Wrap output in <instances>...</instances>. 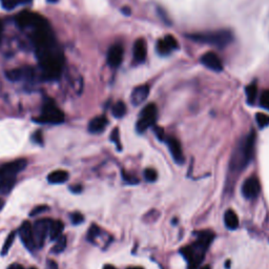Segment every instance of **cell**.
Listing matches in <instances>:
<instances>
[{
	"mask_svg": "<svg viewBox=\"0 0 269 269\" xmlns=\"http://www.w3.org/2000/svg\"><path fill=\"white\" fill-rule=\"evenodd\" d=\"M70 190H71L73 192L79 193V192H82V186H81V185H73V186L70 187Z\"/></svg>",
	"mask_w": 269,
	"mask_h": 269,
	"instance_id": "f35d334b",
	"label": "cell"
},
{
	"mask_svg": "<svg viewBox=\"0 0 269 269\" xmlns=\"http://www.w3.org/2000/svg\"><path fill=\"white\" fill-rule=\"evenodd\" d=\"M107 124H109V120L105 116H98L90 121L89 132L92 134H100L106 129Z\"/></svg>",
	"mask_w": 269,
	"mask_h": 269,
	"instance_id": "d6986e66",
	"label": "cell"
},
{
	"mask_svg": "<svg viewBox=\"0 0 269 269\" xmlns=\"http://www.w3.org/2000/svg\"><path fill=\"white\" fill-rule=\"evenodd\" d=\"M49 211V207L46 206V205H39V206H37L36 208H34V210L31 211L30 216H31V217L37 216V214H40V213H42V212H44V211Z\"/></svg>",
	"mask_w": 269,
	"mask_h": 269,
	"instance_id": "836d02e7",
	"label": "cell"
},
{
	"mask_svg": "<svg viewBox=\"0 0 269 269\" xmlns=\"http://www.w3.org/2000/svg\"><path fill=\"white\" fill-rule=\"evenodd\" d=\"M3 9L5 10H14L19 5L31 3L32 0H0Z\"/></svg>",
	"mask_w": 269,
	"mask_h": 269,
	"instance_id": "603a6c76",
	"label": "cell"
},
{
	"mask_svg": "<svg viewBox=\"0 0 269 269\" xmlns=\"http://www.w3.org/2000/svg\"><path fill=\"white\" fill-rule=\"evenodd\" d=\"M101 233H102L101 228L96 224H93L90 227L89 231H87V237L86 238L90 242H92V243H96V241H97L98 238H100Z\"/></svg>",
	"mask_w": 269,
	"mask_h": 269,
	"instance_id": "484cf974",
	"label": "cell"
},
{
	"mask_svg": "<svg viewBox=\"0 0 269 269\" xmlns=\"http://www.w3.org/2000/svg\"><path fill=\"white\" fill-rule=\"evenodd\" d=\"M254 144H255V134L251 132L245 138L244 142L242 143L240 149L233 154L231 166L235 171H242L250 162L254 154Z\"/></svg>",
	"mask_w": 269,
	"mask_h": 269,
	"instance_id": "3957f363",
	"label": "cell"
},
{
	"mask_svg": "<svg viewBox=\"0 0 269 269\" xmlns=\"http://www.w3.org/2000/svg\"><path fill=\"white\" fill-rule=\"evenodd\" d=\"M199 269H211V268L210 265H205V266H202V267L199 268Z\"/></svg>",
	"mask_w": 269,
	"mask_h": 269,
	"instance_id": "f6af8a7d",
	"label": "cell"
},
{
	"mask_svg": "<svg viewBox=\"0 0 269 269\" xmlns=\"http://www.w3.org/2000/svg\"><path fill=\"white\" fill-rule=\"evenodd\" d=\"M70 174L66 171H55L48 176V181L51 184H63L69 179Z\"/></svg>",
	"mask_w": 269,
	"mask_h": 269,
	"instance_id": "44dd1931",
	"label": "cell"
},
{
	"mask_svg": "<svg viewBox=\"0 0 269 269\" xmlns=\"http://www.w3.org/2000/svg\"><path fill=\"white\" fill-rule=\"evenodd\" d=\"M122 13H123V14H125L126 16H129V15H131L132 11H131L130 8H123V9H122Z\"/></svg>",
	"mask_w": 269,
	"mask_h": 269,
	"instance_id": "60d3db41",
	"label": "cell"
},
{
	"mask_svg": "<svg viewBox=\"0 0 269 269\" xmlns=\"http://www.w3.org/2000/svg\"><path fill=\"white\" fill-rule=\"evenodd\" d=\"M16 23L20 29L22 30H32L38 24L44 21L45 18L43 16H40L37 13H33L30 11H22L15 18Z\"/></svg>",
	"mask_w": 269,
	"mask_h": 269,
	"instance_id": "ba28073f",
	"label": "cell"
},
{
	"mask_svg": "<svg viewBox=\"0 0 269 269\" xmlns=\"http://www.w3.org/2000/svg\"><path fill=\"white\" fill-rule=\"evenodd\" d=\"M261 192V184L257 177H250L244 181L242 185V194L248 200L255 199Z\"/></svg>",
	"mask_w": 269,
	"mask_h": 269,
	"instance_id": "30bf717a",
	"label": "cell"
},
{
	"mask_svg": "<svg viewBox=\"0 0 269 269\" xmlns=\"http://www.w3.org/2000/svg\"><path fill=\"white\" fill-rule=\"evenodd\" d=\"M15 237H16V232L15 231H13L11 232L9 235H8V238H6L5 242H4V244L2 246V250H1V255L2 257H4V255L9 252V250H11V247L13 245V243H14V240H15Z\"/></svg>",
	"mask_w": 269,
	"mask_h": 269,
	"instance_id": "83f0119b",
	"label": "cell"
},
{
	"mask_svg": "<svg viewBox=\"0 0 269 269\" xmlns=\"http://www.w3.org/2000/svg\"><path fill=\"white\" fill-rule=\"evenodd\" d=\"M146 44L143 39H138L134 44V59L138 63H143L146 59Z\"/></svg>",
	"mask_w": 269,
	"mask_h": 269,
	"instance_id": "ac0fdd59",
	"label": "cell"
},
{
	"mask_svg": "<svg viewBox=\"0 0 269 269\" xmlns=\"http://www.w3.org/2000/svg\"><path fill=\"white\" fill-rule=\"evenodd\" d=\"M2 28H3V26H2V22H1V21H0V40H1V35H2Z\"/></svg>",
	"mask_w": 269,
	"mask_h": 269,
	"instance_id": "ee69618b",
	"label": "cell"
},
{
	"mask_svg": "<svg viewBox=\"0 0 269 269\" xmlns=\"http://www.w3.org/2000/svg\"><path fill=\"white\" fill-rule=\"evenodd\" d=\"M18 233H19V237H20V239H21V242L23 243V245L28 248L29 250H36L35 242H34V238H33L32 224L29 221L23 222L22 225L19 228Z\"/></svg>",
	"mask_w": 269,
	"mask_h": 269,
	"instance_id": "8fae6325",
	"label": "cell"
},
{
	"mask_svg": "<svg viewBox=\"0 0 269 269\" xmlns=\"http://www.w3.org/2000/svg\"><path fill=\"white\" fill-rule=\"evenodd\" d=\"M258 94V87L255 83H251L246 87V97H247V103L253 104L255 98H257Z\"/></svg>",
	"mask_w": 269,
	"mask_h": 269,
	"instance_id": "4316f807",
	"label": "cell"
},
{
	"mask_svg": "<svg viewBox=\"0 0 269 269\" xmlns=\"http://www.w3.org/2000/svg\"><path fill=\"white\" fill-rule=\"evenodd\" d=\"M26 164H28V161L25 159H17L0 166V182L5 179L16 178L17 174L26 167Z\"/></svg>",
	"mask_w": 269,
	"mask_h": 269,
	"instance_id": "9c48e42d",
	"label": "cell"
},
{
	"mask_svg": "<svg viewBox=\"0 0 269 269\" xmlns=\"http://www.w3.org/2000/svg\"><path fill=\"white\" fill-rule=\"evenodd\" d=\"M144 178L149 182H154L158 178V173L153 168H147V170L144 171Z\"/></svg>",
	"mask_w": 269,
	"mask_h": 269,
	"instance_id": "f546056e",
	"label": "cell"
},
{
	"mask_svg": "<svg viewBox=\"0 0 269 269\" xmlns=\"http://www.w3.org/2000/svg\"><path fill=\"white\" fill-rule=\"evenodd\" d=\"M201 63L205 67H207V69H210L213 72H222L224 69L221 59L219 58L217 54L213 52H208L204 54V55L201 57Z\"/></svg>",
	"mask_w": 269,
	"mask_h": 269,
	"instance_id": "5bb4252c",
	"label": "cell"
},
{
	"mask_svg": "<svg viewBox=\"0 0 269 269\" xmlns=\"http://www.w3.org/2000/svg\"><path fill=\"white\" fill-rule=\"evenodd\" d=\"M214 238L213 232L210 231H203L198 233L197 240L191 245L183 247L180 252L188 263V269H198L203 262L208 247L211 244Z\"/></svg>",
	"mask_w": 269,
	"mask_h": 269,
	"instance_id": "7a4b0ae2",
	"label": "cell"
},
{
	"mask_svg": "<svg viewBox=\"0 0 269 269\" xmlns=\"http://www.w3.org/2000/svg\"><path fill=\"white\" fill-rule=\"evenodd\" d=\"M33 70L31 67H23V69H14L5 73V76L11 81H20L23 79L33 78Z\"/></svg>",
	"mask_w": 269,
	"mask_h": 269,
	"instance_id": "2e32d148",
	"label": "cell"
},
{
	"mask_svg": "<svg viewBox=\"0 0 269 269\" xmlns=\"http://www.w3.org/2000/svg\"><path fill=\"white\" fill-rule=\"evenodd\" d=\"M103 269H117L116 267H114V266H112V265H105L104 267H103Z\"/></svg>",
	"mask_w": 269,
	"mask_h": 269,
	"instance_id": "7bdbcfd3",
	"label": "cell"
},
{
	"mask_svg": "<svg viewBox=\"0 0 269 269\" xmlns=\"http://www.w3.org/2000/svg\"><path fill=\"white\" fill-rule=\"evenodd\" d=\"M154 134H156L157 138H158L160 141H165V139H166V134H165L164 130L162 129V127H159V126L154 127Z\"/></svg>",
	"mask_w": 269,
	"mask_h": 269,
	"instance_id": "e575fe53",
	"label": "cell"
},
{
	"mask_svg": "<svg viewBox=\"0 0 269 269\" xmlns=\"http://www.w3.org/2000/svg\"><path fill=\"white\" fill-rule=\"evenodd\" d=\"M8 269H24L20 264H12Z\"/></svg>",
	"mask_w": 269,
	"mask_h": 269,
	"instance_id": "ab89813d",
	"label": "cell"
},
{
	"mask_svg": "<svg viewBox=\"0 0 269 269\" xmlns=\"http://www.w3.org/2000/svg\"><path fill=\"white\" fill-rule=\"evenodd\" d=\"M46 269H59V268L55 261L48 260V262H46Z\"/></svg>",
	"mask_w": 269,
	"mask_h": 269,
	"instance_id": "74e56055",
	"label": "cell"
},
{
	"mask_svg": "<svg viewBox=\"0 0 269 269\" xmlns=\"http://www.w3.org/2000/svg\"><path fill=\"white\" fill-rule=\"evenodd\" d=\"M158 116L157 106L154 103L146 105L144 109L141 111L140 118L136 124V129L138 133H144L149 127L153 126L156 122Z\"/></svg>",
	"mask_w": 269,
	"mask_h": 269,
	"instance_id": "52a82bcc",
	"label": "cell"
},
{
	"mask_svg": "<svg viewBox=\"0 0 269 269\" xmlns=\"http://www.w3.org/2000/svg\"><path fill=\"white\" fill-rule=\"evenodd\" d=\"M4 205H5V201L2 198H0V211H1L3 210Z\"/></svg>",
	"mask_w": 269,
	"mask_h": 269,
	"instance_id": "b9f144b4",
	"label": "cell"
},
{
	"mask_svg": "<svg viewBox=\"0 0 269 269\" xmlns=\"http://www.w3.org/2000/svg\"><path fill=\"white\" fill-rule=\"evenodd\" d=\"M224 223L228 230L231 231L237 230L240 224L237 213H235L232 210H228L224 214Z\"/></svg>",
	"mask_w": 269,
	"mask_h": 269,
	"instance_id": "7402d4cb",
	"label": "cell"
},
{
	"mask_svg": "<svg viewBox=\"0 0 269 269\" xmlns=\"http://www.w3.org/2000/svg\"><path fill=\"white\" fill-rule=\"evenodd\" d=\"M66 244H67V238L65 237L64 234H62L61 237L58 238L56 240L55 245H54L53 248H52V252L55 253V254L61 253L62 251H64L65 247H66Z\"/></svg>",
	"mask_w": 269,
	"mask_h": 269,
	"instance_id": "d4e9b609",
	"label": "cell"
},
{
	"mask_svg": "<svg viewBox=\"0 0 269 269\" xmlns=\"http://www.w3.org/2000/svg\"><path fill=\"white\" fill-rule=\"evenodd\" d=\"M119 138H120V137H119V130H118V129H115V130H114V131L112 132V134H111V140L113 141L114 143L116 144L117 149H118L119 151H121V144H120V139H119Z\"/></svg>",
	"mask_w": 269,
	"mask_h": 269,
	"instance_id": "d6a6232c",
	"label": "cell"
},
{
	"mask_svg": "<svg viewBox=\"0 0 269 269\" xmlns=\"http://www.w3.org/2000/svg\"><path fill=\"white\" fill-rule=\"evenodd\" d=\"M34 121H36L37 123L60 124L64 121V114L53 100L48 99L42 106L41 115L37 118H34Z\"/></svg>",
	"mask_w": 269,
	"mask_h": 269,
	"instance_id": "5b68a950",
	"label": "cell"
},
{
	"mask_svg": "<svg viewBox=\"0 0 269 269\" xmlns=\"http://www.w3.org/2000/svg\"><path fill=\"white\" fill-rule=\"evenodd\" d=\"M123 179H124L125 182L129 183V184H137V183H139V180L136 177L132 176V174H127L125 173H123Z\"/></svg>",
	"mask_w": 269,
	"mask_h": 269,
	"instance_id": "d590c367",
	"label": "cell"
},
{
	"mask_svg": "<svg viewBox=\"0 0 269 269\" xmlns=\"http://www.w3.org/2000/svg\"><path fill=\"white\" fill-rule=\"evenodd\" d=\"M165 142L168 146V150L171 152L173 159L174 160V162L178 164H183L185 158L182 151V146H181L179 141L173 137H166Z\"/></svg>",
	"mask_w": 269,
	"mask_h": 269,
	"instance_id": "7c38bea8",
	"label": "cell"
},
{
	"mask_svg": "<svg viewBox=\"0 0 269 269\" xmlns=\"http://www.w3.org/2000/svg\"><path fill=\"white\" fill-rule=\"evenodd\" d=\"M30 38L41 69L42 78L46 81L58 80L63 71L64 55L48 20L45 19L30 30Z\"/></svg>",
	"mask_w": 269,
	"mask_h": 269,
	"instance_id": "6da1fadb",
	"label": "cell"
},
{
	"mask_svg": "<svg viewBox=\"0 0 269 269\" xmlns=\"http://www.w3.org/2000/svg\"><path fill=\"white\" fill-rule=\"evenodd\" d=\"M71 221L74 225H79L84 221V217H83V214L80 212H73L71 214Z\"/></svg>",
	"mask_w": 269,
	"mask_h": 269,
	"instance_id": "1f68e13d",
	"label": "cell"
},
{
	"mask_svg": "<svg viewBox=\"0 0 269 269\" xmlns=\"http://www.w3.org/2000/svg\"><path fill=\"white\" fill-rule=\"evenodd\" d=\"M179 48V43L177 39L172 35H167L163 39H160L157 42V52L160 55H168L173 51L177 50Z\"/></svg>",
	"mask_w": 269,
	"mask_h": 269,
	"instance_id": "4fadbf2b",
	"label": "cell"
},
{
	"mask_svg": "<svg viewBox=\"0 0 269 269\" xmlns=\"http://www.w3.org/2000/svg\"><path fill=\"white\" fill-rule=\"evenodd\" d=\"M63 231H64V224L62 221L60 220H56L53 221L50 226V231H49V238L51 241H56L58 238L61 237L63 234Z\"/></svg>",
	"mask_w": 269,
	"mask_h": 269,
	"instance_id": "ffe728a7",
	"label": "cell"
},
{
	"mask_svg": "<svg viewBox=\"0 0 269 269\" xmlns=\"http://www.w3.org/2000/svg\"><path fill=\"white\" fill-rule=\"evenodd\" d=\"M51 223H52V220L46 218V219H40L32 225L33 238H34V242H35L36 248H42L44 246L45 240L49 237Z\"/></svg>",
	"mask_w": 269,
	"mask_h": 269,
	"instance_id": "8992f818",
	"label": "cell"
},
{
	"mask_svg": "<svg viewBox=\"0 0 269 269\" xmlns=\"http://www.w3.org/2000/svg\"><path fill=\"white\" fill-rule=\"evenodd\" d=\"M123 48L122 45L120 44H114L112 45L109 52H107V63L111 67L116 69L121 63H122L123 60Z\"/></svg>",
	"mask_w": 269,
	"mask_h": 269,
	"instance_id": "9a60e30c",
	"label": "cell"
},
{
	"mask_svg": "<svg viewBox=\"0 0 269 269\" xmlns=\"http://www.w3.org/2000/svg\"><path fill=\"white\" fill-rule=\"evenodd\" d=\"M255 120H257V123L261 129H263V127H266L269 125V116L266 115V114L258 113L257 115H255Z\"/></svg>",
	"mask_w": 269,
	"mask_h": 269,
	"instance_id": "f1b7e54d",
	"label": "cell"
},
{
	"mask_svg": "<svg viewBox=\"0 0 269 269\" xmlns=\"http://www.w3.org/2000/svg\"><path fill=\"white\" fill-rule=\"evenodd\" d=\"M33 141H34V142H35V143H37V144H39V145H41V144L43 143V136H42V133L40 132V131H38V132H36L35 134H33Z\"/></svg>",
	"mask_w": 269,
	"mask_h": 269,
	"instance_id": "8d00e7d4",
	"label": "cell"
},
{
	"mask_svg": "<svg viewBox=\"0 0 269 269\" xmlns=\"http://www.w3.org/2000/svg\"><path fill=\"white\" fill-rule=\"evenodd\" d=\"M127 269H143L142 267H138V266H134V267H130V268H127Z\"/></svg>",
	"mask_w": 269,
	"mask_h": 269,
	"instance_id": "bcb514c9",
	"label": "cell"
},
{
	"mask_svg": "<svg viewBox=\"0 0 269 269\" xmlns=\"http://www.w3.org/2000/svg\"><path fill=\"white\" fill-rule=\"evenodd\" d=\"M193 41L214 45L217 48H224L232 41V34L231 31L220 30L205 33H196L188 36Z\"/></svg>",
	"mask_w": 269,
	"mask_h": 269,
	"instance_id": "277c9868",
	"label": "cell"
},
{
	"mask_svg": "<svg viewBox=\"0 0 269 269\" xmlns=\"http://www.w3.org/2000/svg\"><path fill=\"white\" fill-rule=\"evenodd\" d=\"M113 116L115 118H122L126 114V105L122 101H118L117 103L114 104L112 109Z\"/></svg>",
	"mask_w": 269,
	"mask_h": 269,
	"instance_id": "cb8c5ba5",
	"label": "cell"
},
{
	"mask_svg": "<svg viewBox=\"0 0 269 269\" xmlns=\"http://www.w3.org/2000/svg\"><path fill=\"white\" fill-rule=\"evenodd\" d=\"M30 269H37V268H36V267H31Z\"/></svg>",
	"mask_w": 269,
	"mask_h": 269,
	"instance_id": "7dc6e473",
	"label": "cell"
},
{
	"mask_svg": "<svg viewBox=\"0 0 269 269\" xmlns=\"http://www.w3.org/2000/svg\"><path fill=\"white\" fill-rule=\"evenodd\" d=\"M149 95H150V86L149 85L143 84V85L137 86L132 93V96H131L132 103L136 106L142 104L147 99V97H149Z\"/></svg>",
	"mask_w": 269,
	"mask_h": 269,
	"instance_id": "e0dca14e",
	"label": "cell"
},
{
	"mask_svg": "<svg viewBox=\"0 0 269 269\" xmlns=\"http://www.w3.org/2000/svg\"><path fill=\"white\" fill-rule=\"evenodd\" d=\"M260 104L262 107H264L267 111H269V90L263 92L260 98Z\"/></svg>",
	"mask_w": 269,
	"mask_h": 269,
	"instance_id": "4dcf8cb0",
	"label": "cell"
}]
</instances>
